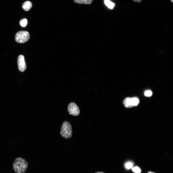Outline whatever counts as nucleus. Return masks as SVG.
<instances>
[{"mask_svg":"<svg viewBox=\"0 0 173 173\" xmlns=\"http://www.w3.org/2000/svg\"><path fill=\"white\" fill-rule=\"evenodd\" d=\"M28 166L27 161L20 157L16 158L13 164V169L16 173H24Z\"/></svg>","mask_w":173,"mask_h":173,"instance_id":"nucleus-1","label":"nucleus"},{"mask_svg":"<svg viewBox=\"0 0 173 173\" xmlns=\"http://www.w3.org/2000/svg\"><path fill=\"white\" fill-rule=\"evenodd\" d=\"M60 134L62 137L65 139L71 137L72 130L71 125L68 122L66 121L63 123L61 126Z\"/></svg>","mask_w":173,"mask_h":173,"instance_id":"nucleus-2","label":"nucleus"},{"mask_svg":"<svg viewBox=\"0 0 173 173\" xmlns=\"http://www.w3.org/2000/svg\"><path fill=\"white\" fill-rule=\"evenodd\" d=\"M30 37V34L28 31H19L16 33L15 40L18 43H23L28 41Z\"/></svg>","mask_w":173,"mask_h":173,"instance_id":"nucleus-3","label":"nucleus"},{"mask_svg":"<svg viewBox=\"0 0 173 173\" xmlns=\"http://www.w3.org/2000/svg\"><path fill=\"white\" fill-rule=\"evenodd\" d=\"M68 110L70 114L73 116H77L78 115L80 112V109L75 103L72 102L68 105Z\"/></svg>","mask_w":173,"mask_h":173,"instance_id":"nucleus-4","label":"nucleus"},{"mask_svg":"<svg viewBox=\"0 0 173 173\" xmlns=\"http://www.w3.org/2000/svg\"><path fill=\"white\" fill-rule=\"evenodd\" d=\"M17 63L19 70L21 72L24 71L26 69V66L23 55H20L18 56Z\"/></svg>","mask_w":173,"mask_h":173,"instance_id":"nucleus-5","label":"nucleus"},{"mask_svg":"<svg viewBox=\"0 0 173 173\" xmlns=\"http://www.w3.org/2000/svg\"><path fill=\"white\" fill-rule=\"evenodd\" d=\"M123 103L124 106L126 108H131L133 106L131 98L127 97L125 98L123 101Z\"/></svg>","mask_w":173,"mask_h":173,"instance_id":"nucleus-6","label":"nucleus"},{"mask_svg":"<svg viewBox=\"0 0 173 173\" xmlns=\"http://www.w3.org/2000/svg\"><path fill=\"white\" fill-rule=\"evenodd\" d=\"M32 6L31 3L29 1H26L22 4V8L25 11H28L31 8Z\"/></svg>","mask_w":173,"mask_h":173,"instance_id":"nucleus-7","label":"nucleus"},{"mask_svg":"<svg viewBox=\"0 0 173 173\" xmlns=\"http://www.w3.org/2000/svg\"><path fill=\"white\" fill-rule=\"evenodd\" d=\"M93 1V0H73L75 3L86 5L91 4Z\"/></svg>","mask_w":173,"mask_h":173,"instance_id":"nucleus-8","label":"nucleus"},{"mask_svg":"<svg viewBox=\"0 0 173 173\" xmlns=\"http://www.w3.org/2000/svg\"><path fill=\"white\" fill-rule=\"evenodd\" d=\"M104 2L105 5L110 9H112L115 5L114 3L109 0H105Z\"/></svg>","mask_w":173,"mask_h":173,"instance_id":"nucleus-9","label":"nucleus"},{"mask_svg":"<svg viewBox=\"0 0 173 173\" xmlns=\"http://www.w3.org/2000/svg\"><path fill=\"white\" fill-rule=\"evenodd\" d=\"M20 25L22 27H25L27 25V20L26 18H24L21 19L19 21Z\"/></svg>","mask_w":173,"mask_h":173,"instance_id":"nucleus-10","label":"nucleus"},{"mask_svg":"<svg viewBox=\"0 0 173 173\" xmlns=\"http://www.w3.org/2000/svg\"><path fill=\"white\" fill-rule=\"evenodd\" d=\"M133 105V106H137L139 103V99L137 97L131 98Z\"/></svg>","mask_w":173,"mask_h":173,"instance_id":"nucleus-11","label":"nucleus"},{"mask_svg":"<svg viewBox=\"0 0 173 173\" xmlns=\"http://www.w3.org/2000/svg\"><path fill=\"white\" fill-rule=\"evenodd\" d=\"M132 170L133 172L135 173H141V170L140 168L137 166L132 167Z\"/></svg>","mask_w":173,"mask_h":173,"instance_id":"nucleus-12","label":"nucleus"},{"mask_svg":"<svg viewBox=\"0 0 173 173\" xmlns=\"http://www.w3.org/2000/svg\"><path fill=\"white\" fill-rule=\"evenodd\" d=\"M152 92L150 90H147L145 91L144 93V95L145 96L149 97L151 96L152 95Z\"/></svg>","mask_w":173,"mask_h":173,"instance_id":"nucleus-13","label":"nucleus"},{"mask_svg":"<svg viewBox=\"0 0 173 173\" xmlns=\"http://www.w3.org/2000/svg\"><path fill=\"white\" fill-rule=\"evenodd\" d=\"M133 166V164L131 162H128L125 165L127 169H130Z\"/></svg>","mask_w":173,"mask_h":173,"instance_id":"nucleus-14","label":"nucleus"},{"mask_svg":"<svg viewBox=\"0 0 173 173\" xmlns=\"http://www.w3.org/2000/svg\"><path fill=\"white\" fill-rule=\"evenodd\" d=\"M134 2L138 3L141 2L143 0H132Z\"/></svg>","mask_w":173,"mask_h":173,"instance_id":"nucleus-15","label":"nucleus"},{"mask_svg":"<svg viewBox=\"0 0 173 173\" xmlns=\"http://www.w3.org/2000/svg\"><path fill=\"white\" fill-rule=\"evenodd\" d=\"M147 173H155L153 172L150 171V172H148Z\"/></svg>","mask_w":173,"mask_h":173,"instance_id":"nucleus-16","label":"nucleus"},{"mask_svg":"<svg viewBox=\"0 0 173 173\" xmlns=\"http://www.w3.org/2000/svg\"><path fill=\"white\" fill-rule=\"evenodd\" d=\"M95 173H103V172H97Z\"/></svg>","mask_w":173,"mask_h":173,"instance_id":"nucleus-17","label":"nucleus"},{"mask_svg":"<svg viewBox=\"0 0 173 173\" xmlns=\"http://www.w3.org/2000/svg\"><path fill=\"white\" fill-rule=\"evenodd\" d=\"M171 2L173 3V0H170Z\"/></svg>","mask_w":173,"mask_h":173,"instance_id":"nucleus-18","label":"nucleus"}]
</instances>
